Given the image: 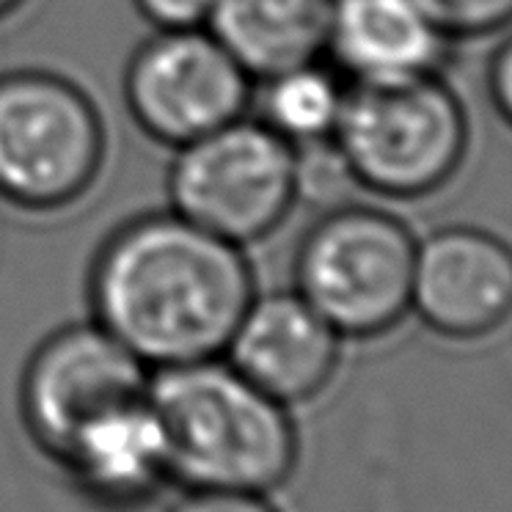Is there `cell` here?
<instances>
[{
    "mask_svg": "<svg viewBox=\"0 0 512 512\" xmlns=\"http://www.w3.org/2000/svg\"><path fill=\"white\" fill-rule=\"evenodd\" d=\"M254 292L243 245L168 207L119 223L86 281L91 320L152 372L223 356Z\"/></svg>",
    "mask_w": 512,
    "mask_h": 512,
    "instance_id": "cell-1",
    "label": "cell"
},
{
    "mask_svg": "<svg viewBox=\"0 0 512 512\" xmlns=\"http://www.w3.org/2000/svg\"><path fill=\"white\" fill-rule=\"evenodd\" d=\"M463 100L441 75L347 83L334 144L361 190L413 201L441 190L468 152Z\"/></svg>",
    "mask_w": 512,
    "mask_h": 512,
    "instance_id": "cell-3",
    "label": "cell"
},
{
    "mask_svg": "<svg viewBox=\"0 0 512 512\" xmlns=\"http://www.w3.org/2000/svg\"><path fill=\"white\" fill-rule=\"evenodd\" d=\"M334 0H212L207 31L262 80L325 58Z\"/></svg>",
    "mask_w": 512,
    "mask_h": 512,
    "instance_id": "cell-13",
    "label": "cell"
},
{
    "mask_svg": "<svg viewBox=\"0 0 512 512\" xmlns=\"http://www.w3.org/2000/svg\"><path fill=\"white\" fill-rule=\"evenodd\" d=\"M133 6L155 31H171L207 25L212 0H133Z\"/></svg>",
    "mask_w": 512,
    "mask_h": 512,
    "instance_id": "cell-17",
    "label": "cell"
},
{
    "mask_svg": "<svg viewBox=\"0 0 512 512\" xmlns=\"http://www.w3.org/2000/svg\"><path fill=\"white\" fill-rule=\"evenodd\" d=\"M452 42L419 0H334L325 61L347 83L441 75Z\"/></svg>",
    "mask_w": 512,
    "mask_h": 512,
    "instance_id": "cell-11",
    "label": "cell"
},
{
    "mask_svg": "<svg viewBox=\"0 0 512 512\" xmlns=\"http://www.w3.org/2000/svg\"><path fill=\"white\" fill-rule=\"evenodd\" d=\"M168 210L237 245L265 240L295 199V146L248 111L174 149L166 171Z\"/></svg>",
    "mask_w": 512,
    "mask_h": 512,
    "instance_id": "cell-6",
    "label": "cell"
},
{
    "mask_svg": "<svg viewBox=\"0 0 512 512\" xmlns=\"http://www.w3.org/2000/svg\"><path fill=\"white\" fill-rule=\"evenodd\" d=\"M485 89L493 111L512 130V34L493 50L485 72Z\"/></svg>",
    "mask_w": 512,
    "mask_h": 512,
    "instance_id": "cell-19",
    "label": "cell"
},
{
    "mask_svg": "<svg viewBox=\"0 0 512 512\" xmlns=\"http://www.w3.org/2000/svg\"><path fill=\"white\" fill-rule=\"evenodd\" d=\"M411 312L444 339L493 334L512 314V245L482 226H441L416 243Z\"/></svg>",
    "mask_w": 512,
    "mask_h": 512,
    "instance_id": "cell-9",
    "label": "cell"
},
{
    "mask_svg": "<svg viewBox=\"0 0 512 512\" xmlns=\"http://www.w3.org/2000/svg\"><path fill=\"white\" fill-rule=\"evenodd\" d=\"M25 0H0V17H6V14H12L14 9H20Z\"/></svg>",
    "mask_w": 512,
    "mask_h": 512,
    "instance_id": "cell-20",
    "label": "cell"
},
{
    "mask_svg": "<svg viewBox=\"0 0 512 512\" xmlns=\"http://www.w3.org/2000/svg\"><path fill=\"white\" fill-rule=\"evenodd\" d=\"M168 512H279L259 493H229V490H188Z\"/></svg>",
    "mask_w": 512,
    "mask_h": 512,
    "instance_id": "cell-18",
    "label": "cell"
},
{
    "mask_svg": "<svg viewBox=\"0 0 512 512\" xmlns=\"http://www.w3.org/2000/svg\"><path fill=\"white\" fill-rule=\"evenodd\" d=\"M345 91L347 80L317 58L256 80L251 113L287 144H317L334 138Z\"/></svg>",
    "mask_w": 512,
    "mask_h": 512,
    "instance_id": "cell-14",
    "label": "cell"
},
{
    "mask_svg": "<svg viewBox=\"0 0 512 512\" xmlns=\"http://www.w3.org/2000/svg\"><path fill=\"white\" fill-rule=\"evenodd\" d=\"M122 94L135 127L177 149L251 111L254 80L204 25L171 28L135 47Z\"/></svg>",
    "mask_w": 512,
    "mask_h": 512,
    "instance_id": "cell-7",
    "label": "cell"
},
{
    "mask_svg": "<svg viewBox=\"0 0 512 512\" xmlns=\"http://www.w3.org/2000/svg\"><path fill=\"white\" fill-rule=\"evenodd\" d=\"M356 179L345 157L336 149L334 138L317 144L295 146V199L314 210H331L353 201Z\"/></svg>",
    "mask_w": 512,
    "mask_h": 512,
    "instance_id": "cell-15",
    "label": "cell"
},
{
    "mask_svg": "<svg viewBox=\"0 0 512 512\" xmlns=\"http://www.w3.org/2000/svg\"><path fill=\"white\" fill-rule=\"evenodd\" d=\"M152 369L94 320L67 323L28 356L20 378V416L28 438L61 460L89 424L146 397Z\"/></svg>",
    "mask_w": 512,
    "mask_h": 512,
    "instance_id": "cell-8",
    "label": "cell"
},
{
    "mask_svg": "<svg viewBox=\"0 0 512 512\" xmlns=\"http://www.w3.org/2000/svg\"><path fill=\"white\" fill-rule=\"evenodd\" d=\"M149 405L166 433L171 482L268 496L298 463L290 408L223 356L155 369Z\"/></svg>",
    "mask_w": 512,
    "mask_h": 512,
    "instance_id": "cell-2",
    "label": "cell"
},
{
    "mask_svg": "<svg viewBox=\"0 0 512 512\" xmlns=\"http://www.w3.org/2000/svg\"><path fill=\"white\" fill-rule=\"evenodd\" d=\"M452 39H477L512 25V0H419Z\"/></svg>",
    "mask_w": 512,
    "mask_h": 512,
    "instance_id": "cell-16",
    "label": "cell"
},
{
    "mask_svg": "<svg viewBox=\"0 0 512 512\" xmlns=\"http://www.w3.org/2000/svg\"><path fill=\"white\" fill-rule=\"evenodd\" d=\"M416 243L400 215L345 201L303 232L292 290L342 339H378L411 314Z\"/></svg>",
    "mask_w": 512,
    "mask_h": 512,
    "instance_id": "cell-4",
    "label": "cell"
},
{
    "mask_svg": "<svg viewBox=\"0 0 512 512\" xmlns=\"http://www.w3.org/2000/svg\"><path fill=\"white\" fill-rule=\"evenodd\" d=\"M345 339L292 290L254 292L223 358L287 408L328 389Z\"/></svg>",
    "mask_w": 512,
    "mask_h": 512,
    "instance_id": "cell-10",
    "label": "cell"
},
{
    "mask_svg": "<svg viewBox=\"0 0 512 512\" xmlns=\"http://www.w3.org/2000/svg\"><path fill=\"white\" fill-rule=\"evenodd\" d=\"M108 133L97 102L50 69L0 75V201L58 212L100 179Z\"/></svg>",
    "mask_w": 512,
    "mask_h": 512,
    "instance_id": "cell-5",
    "label": "cell"
},
{
    "mask_svg": "<svg viewBox=\"0 0 512 512\" xmlns=\"http://www.w3.org/2000/svg\"><path fill=\"white\" fill-rule=\"evenodd\" d=\"M58 466L72 485L100 507L133 510L171 482L166 433L146 397L127 402L89 424Z\"/></svg>",
    "mask_w": 512,
    "mask_h": 512,
    "instance_id": "cell-12",
    "label": "cell"
}]
</instances>
